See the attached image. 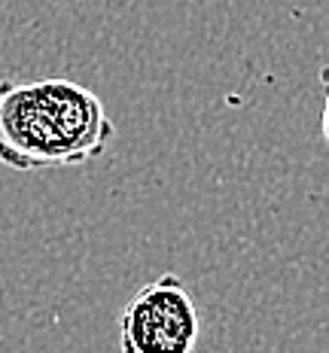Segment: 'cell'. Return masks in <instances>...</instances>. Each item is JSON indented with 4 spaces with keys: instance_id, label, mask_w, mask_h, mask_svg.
I'll list each match as a JSON object with an SVG mask.
<instances>
[{
    "instance_id": "obj_1",
    "label": "cell",
    "mask_w": 329,
    "mask_h": 353,
    "mask_svg": "<svg viewBox=\"0 0 329 353\" xmlns=\"http://www.w3.org/2000/svg\"><path fill=\"white\" fill-rule=\"evenodd\" d=\"M116 137L104 101L73 79H0V165L12 171L83 165Z\"/></svg>"
},
{
    "instance_id": "obj_2",
    "label": "cell",
    "mask_w": 329,
    "mask_h": 353,
    "mask_svg": "<svg viewBox=\"0 0 329 353\" xmlns=\"http://www.w3.org/2000/svg\"><path fill=\"white\" fill-rule=\"evenodd\" d=\"M199 311L177 274H162L134 292L119 314L122 353H192Z\"/></svg>"
}]
</instances>
